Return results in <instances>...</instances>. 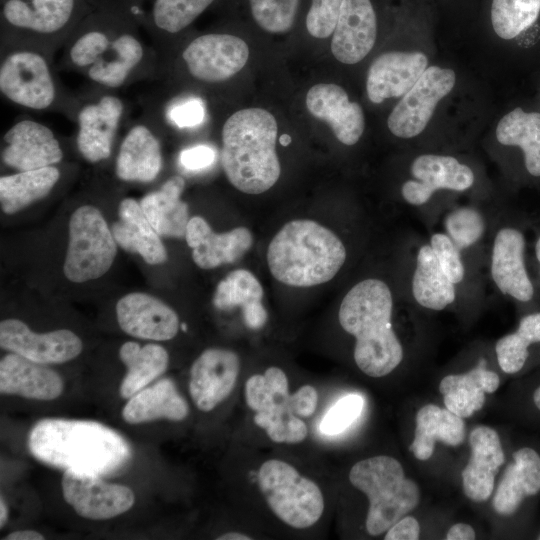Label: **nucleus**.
Instances as JSON below:
<instances>
[{"label":"nucleus","instance_id":"obj_1","mask_svg":"<svg viewBox=\"0 0 540 540\" xmlns=\"http://www.w3.org/2000/svg\"><path fill=\"white\" fill-rule=\"evenodd\" d=\"M397 280L416 309L441 312L479 308L487 296V277L475 271L440 229L427 237L413 233L404 243Z\"/></svg>","mask_w":540,"mask_h":540},{"label":"nucleus","instance_id":"obj_2","mask_svg":"<svg viewBox=\"0 0 540 540\" xmlns=\"http://www.w3.org/2000/svg\"><path fill=\"white\" fill-rule=\"evenodd\" d=\"M394 286L379 276L364 277L350 287L339 306V324L355 339L354 362L370 377L390 374L405 356L393 326L397 297L402 293L399 283Z\"/></svg>","mask_w":540,"mask_h":540},{"label":"nucleus","instance_id":"obj_3","mask_svg":"<svg viewBox=\"0 0 540 540\" xmlns=\"http://www.w3.org/2000/svg\"><path fill=\"white\" fill-rule=\"evenodd\" d=\"M28 448L42 463L98 476L122 469L132 456L117 431L87 420H40L29 432Z\"/></svg>","mask_w":540,"mask_h":540},{"label":"nucleus","instance_id":"obj_4","mask_svg":"<svg viewBox=\"0 0 540 540\" xmlns=\"http://www.w3.org/2000/svg\"><path fill=\"white\" fill-rule=\"evenodd\" d=\"M278 126L262 108L241 109L222 128L221 163L228 181L246 194L269 190L280 177L276 153Z\"/></svg>","mask_w":540,"mask_h":540},{"label":"nucleus","instance_id":"obj_5","mask_svg":"<svg viewBox=\"0 0 540 540\" xmlns=\"http://www.w3.org/2000/svg\"><path fill=\"white\" fill-rule=\"evenodd\" d=\"M343 241L319 223L293 220L274 236L267 251L273 277L295 287H310L332 280L346 263Z\"/></svg>","mask_w":540,"mask_h":540},{"label":"nucleus","instance_id":"obj_6","mask_svg":"<svg viewBox=\"0 0 540 540\" xmlns=\"http://www.w3.org/2000/svg\"><path fill=\"white\" fill-rule=\"evenodd\" d=\"M478 182L474 168L458 157L421 153L410 161L408 177L401 183L399 194L431 230L444 210L456 202L455 197L472 195L478 189Z\"/></svg>","mask_w":540,"mask_h":540},{"label":"nucleus","instance_id":"obj_7","mask_svg":"<svg viewBox=\"0 0 540 540\" xmlns=\"http://www.w3.org/2000/svg\"><path fill=\"white\" fill-rule=\"evenodd\" d=\"M247 406L255 412L254 423L276 443L296 444L308 434L301 418L310 417L317 408L318 393L311 385L289 392L288 378L279 367L252 375L245 384Z\"/></svg>","mask_w":540,"mask_h":540},{"label":"nucleus","instance_id":"obj_8","mask_svg":"<svg viewBox=\"0 0 540 540\" xmlns=\"http://www.w3.org/2000/svg\"><path fill=\"white\" fill-rule=\"evenodd\" d=\"M349 480L369 500L365 527L372 536L386 532L420 502L419 486L405 476L401 463L391 456L357 462L349 472Z\"/></svg>","mask_w":540,"mask_h":540},{"label":"nucleus","instance_id":"obj_9","mask_svg":"<svg viewBox=\"0 0 540 540\" xmlns=\"http://www.w3.org/2000/svg\"><path fill=\"white\" fill-rule=\"evenodd\" d=\"M257 481L269 508L290 527H311L322 516L324 498L320 488L289 463L277 459L265 461Z\"/></svg>","mask_w":540,"mask_h":540},{"label":"nucleus","instance_id":"obj_10","mask_svg":"<svg viewBox=\"0 0 540 540\" xmlns=\"http://www.w3.org/2000/svg\"><path fill=\"white\" fill-rule=\"evenodd\" d=\"M525 251L524 233L498 210L488 243L486 277L500 295L521 304L532 302L536 296Z\"/></svg>","mask_w":540,"mask_h":540},{"label":"nucleus","instance_id":"obj_11","mask_svg":"<svg viewBox=\"0 0 540 540\" xmlns=\"http://www.w3.org/2000/svg\"><path fill=\"white\" fill-rule=\"evenodd\" d=\"M116 243L96 207H79L69 221V243L63 267L66 278L74 283L100 278L115 259Z\"/></svg>","mask_w":540,"mask_h":540},{"label":"nucleus","instance_id":"obj_12","mask_svg":"<svg viewBox=\"0 0 540 540\" xmlns=\"http://www.w3.org/2000/svg\"><path fill=\"white\" fill-rule=\"evenodd\" d=\"M455 82L456 74L452 69L435 65L428 67L391 111L387 120L390 132L400 139L420 135L437 104L451 92Z\"/></svg>","mask_w":540,"mask_h":540},{"label":"nucleus","instance_id":"obj_13","mask_svg":"<svg viewBox=\"0 0 540 540\" xmlns=\"http://www.w3.org/2000/svg\"><path fill=\"white\" fill-rule=\"evenodd\" d=\"M498 210L483 200L454 202L441 214L439 227L454 243L468 264L486 276V258L492 225Z\"/></svg>","mask_w":540,"mask_h":540},{"label":"nucleus","instance_id":"obj_14","mask_svg":"<svg viewBox=\"0 0 540 540\" xmlns=\"http://www.w3.org/2000/svg\"><path fill=\"white\" fill-rule=\"evenodd\" d=\"M0 91L19 106L48 108L54 101L55 87L45 58L33 51L8 55L0 67Z\"/></svg>","mask_w":540,"mask_h":540},{"label":"nucleus","instance_id":"obj_15","mask_svg":"<svg viewBox=\"0 0 540 540\" xmlns=\"http://www.w3.org/2000/svg\"><path fill=\"white\" fill-rule=\"evenodd\" d=\"M61 486L65 501L78 515L87 519L116 517L128 511L135 502L129 487L105 482L91 473L65 470Z\"/></svg>","mask_w":540,"mask_h":540},{"label":"nucleus","instance_id":"obj_16","mask_svg":"<svg viewBox=\"0 0 540 540\" xmlns=\"http://www.w3.org/2000/svg\"><path fill=\"white\" fill-rule=\"evenodd\" d=\"M248 57L246 42L238 36L224 33L198 36L182 52L189 73L209 83L231 78L245 66Z\"/></svg>","mask_w":540,"mask_h":540},{"label":"nucleus","instance_id":"obj_17","mask_svg":"<svg viewBox=\"0 0 540 540\" xmlns=\"http://www.w3.org/2000/svg\"><path fill=\"white\" fill-rule=\"evenodd\" d=\"M0 346L41 364L70 361L76 358L83 348L81 339L70 330L34 333L18 319L1 321Z\"/></svg>","mask_w":540,"mask_h":540},{"label":"nucleus","instance_id":"obj_18","mask_svg":"<svg viewBox=\"0 0 540 540\" xmlns=\"http://www.w3.org/2000/svg\"><path fill=\"white\" fill-rule=\"evenodd\" d=\"M239 370L235 352L221 348L203 351L190 369L189 393L195 406L209 412L223 402L234 389Z\"/></svg>","mask_w":540,"mask_h":540},{"label":"nucleus","instance_id":"obj_19","mask_svg":"<svg viewBox=\"0 0 540 540\" xmlns=\"http://www.w3.org/2000/svg\"><path fill=\"white\" fill-rule=\"evenodd\" d=\"M3 142L2 161L19 172L53 166L63 158L52 130L33 120L14 124L5 133Z\"/></svg>","mask_w":540,"mask_h":540},{"label":"nucleus","instance_id":"obj_20","mask_svg":"<svg viewBox=\"0 0 540 540\" xmlns=\"http://www.w3.org/2000/svg\"><path fill=\"white\" fill-rule=\"evenodd\" d=\"M377 18L371 0H343L331 40L333 56L341 63L356 64L373 48Z\"/></svg>","mask_w":540,"mask_h":540},{"label":"nucleus","instance_id":"obj_21","mask_svg":"<svg viewBox=\"0 0 540 540\" xmlns=\"http://www.w3.org/2000/svg\"><path fill=\"white\" fill-rule=\"evenodd\" d=\"M428 68V58L420 51H391L379 55L370 65L366 90L371 102L379 104L405 95Z\"/></svg>","mask_w":540,"mask_h":540},{"label":"nucleus","instance_id":"obj_22","mask_svg":"<svg viewBox=\"0 0 540 540\" xmlns=\"http://www.w3.org/2000/svg\"><path fill=\"white\" fill-rule=\"evenodd\" d=\"M120 328L136 338L166 341L179 330L176 312L161 300L145 293H130L116 304Z\"/></svg>","mask_w":540,"mask_h":540},{"label":"nucleus","instance_id":"obj_23","mask_svg":"<svg viewBox=\"0 0 540 540\" xmlns=\"http://www.w3.org/2000/svg\"><path fill=\"white\" fill-rule=\"evenodd\" d=\"M309 113L331 127L335 137L346 146L355 145L365 129L361 106L351 102L347 92L337 84L320 83L309 89L306 95Z\"/></svg>","mask_w":540,"mask_h":540},{"label":"nucleus","instance_id":"obj_24","mask_svg":"<svg viewBox=\"0 0 540 540\" xmlns=\"http://www.w3.org/2000/svg\"><path fill=\"white\" fill-rule=\"evenodd\" d=\"M82 0H2L1 17L11 28L55 34L81 14Z\"/></svg>","mask_w":540,"mask_h":540},{"label":"nucleus","instance_id":"obj_25","mask_svg":"<svg viewBox=\"0 0 540 540\" xmlns=\"http://www.w3.org/2000/svg\"><path fill=\"white\" fill-rule=\"evenodd\" d=\"M123 110L118 97L106 95L79 111L76 143L87 161L96 163L110 156Z\"/></svg>","mask_w":540,"mask_h":540},{"label":"nucleus","instance_id":"obj_26","mask_svg":"<svg viewBox=\"0 0 540 540\" xmlns=\"http://www.w3.org/2000/svg\"><path fill=\"white\" fill-rule=\"evenodd\" d=\"M186 242L192 249L195 264L212 269L240 259L251 247L253 238L249 229L237 227L229 232L215 233L205 219L192 217L187 225Z\"/></svg>","mask_w":540,"mask_h":540},{"label":"nucleus","instance_id":"obj_27","mask_svg":"<svg viewBox=\"0 0 540 540\" xmlns=\"http://www.w3.org/2000/svg\"><path fill=\"white\" fill-rule=\"evenodd\" d=\"M470 458L462 471V486L467 498L486 501L494 490L495 475L504 463L498 433L488 426L474 428L469 436Z\"/></svg>","mask_w":540,"mask_h":540},{"label":"nucleus","instance_id":"obj_28","mask_svg":"<svg viewBox=\"0 0 540 540\" xmlns=\"http://www.w3.org/2000/svg\"><path fill=\"white\" fill-rule=\"evenodd\" d=\"M60 375L17 353L6 354L0 361V392L35 400H53L63 391Z\"/></svg>","mask_w":540,"mask_h":540},{"label":"nucleus","instance_id":"obj_29","mask_svg":"<svg viewBox=\"0 0 540 540\" xmlns=\"http://www.w3.org/2000/svg\"><path fill=\"white\" fill-rule=\"evenodd\" d=\"M499 384V376L487 368V360L481 356L470 370L443 377L439 391L449 411L461 418H468L483 407L485 394L495 392Z\"/></svg>","mask_w":540,"mask_h":540},{"label":"nucleus","instance_id":"obj_30","mask_svg":"<svg viewBox=\"0 0 540 540\" xmlns=\"http://www.w3.org/2000/svg\"><path fill=\"white\" fill-rule=\"evenodd\" d=\"M492 498L494 511L503 516L514 514L522 501L540 491V455L530 447L513 453Z\"/></svg>","mask_w":540,"mask_h":540},{"label":"nucleus","instance_id":"obj_31","mask_svg":"<svg viewBox=\"0 0 540 540\" xmlns=\"http://www.w3.org/2000/svg\"><path fill=\"white\" fill-rule=\"evenodd\" d=\"M118 214L111 230L116 242L126 251L139 254L148 264L164 263L166 250L140 203L126 198L121 201Z\"/></svg>","mask_w":540,"mask_h":540},{"label":"nucleus","instance_id":"obj_32","mask_svg":"<svg viewBox=\"0 0 540 540\" xmlns=\"http://www.w3.org/2000/svg\"><path fill=\"white\" fill-rule=\"evenodd\" d=\"M162 166L158 139L145 125L132 127L124 137L116 159V175L129 182H150Z\"/></svg>","mask_w":540,"mask_h":540},{"label":"nucleus","instance_id":"obj_33","mask_svg":"<svg viewBox=\"0 0 540 540\" xmlns=\"http://www.w3.org/2000/svg\"><path fill=\"white\" fill-rule=\"evenodd\" d=\"M188 413V403L169 378L160 379L134 394L122 410L123 419L130 424L157 419L181 421Z\"/></svg>","mask_w":540,"mask_h":540},{"label":"nucleus","instance_id":"obj_34","mask_svg":"<svg viewBox=\"0 0 540 540\" xmlns=\"http://www.w3.org/2000/svg\"><path fill=\"white\" fill-rule=\"evenodd\" d=\"M263 289L258 279L248 270L230 272L222 280L213 296V305L219 310L240 307L245 325L252 330L261 329L268 320L262 304Z\"/></svg>","mask_w":540,"mask_h":540},{"label":"nucleus","instance_id":"obj_35","mask_svg":"<svg viewBox=\"0 0 540 540\" xmlns=\"http://www.w3.org/2000/svg\"><path fill=\"white\" fill-rule=\"evenodd\" d=\"M184 187V179L176 175L140 201L146 218L159 236L185 237L189 214L188 205L181 200Z\"/></svg>","mask_w":540,"mask_h":540},{"label":"nucleus","instance_id":"obj_36","mask_svg":"<svg viewBox=\"0 0 540 540\" xmlns=\"http://www.w3.org/2000/svg\"><path fill=\"white\" fill-rule=\"evenodd\" d=\"M414 439L409 450L418 460H428L434 453L435 443L458 446L465 439L463 418L435 404L421 407L416 414Z\"/></svg>","mask_w":540,"mask_h":540},{"label":"nucleus","instance_id":"obj_37","mask_svg":"<svg viewBox=\"0 0 540 540\" xmlns=\"http://www.w3.org/2000/svg\"><path fill=\"white\" fill-rule=\"evenodd\" d=\"M495 136L502 146L518 147L527 173L540 177V113L513 109L500 119Z\"/></svg>","mask_w":540,"mask_h":540},{"label":"nucleus","instance_id":"obj_38","mask_svg":"<svg viewBox=\"0 0 540 540\" xmlns=\"http://www.w3.org/2000/svg\"><path fill=\"white\" fill-rule=\"evenodd\" d=\"M119 356L127 367L119 388L123 399H129L163 374L169 361L166 349L153 343L140 346L136 342H126L121 346Z\"/></svg>","mask_w":540,"mask_h":540},{"label":"nucleus","instance_id":"obj_39","mask_svg":"<svg viewBox=\"0 0 540 540\" xmlns=\"http://www.w3.org/2000/svg\"><path fill=\"white\" fill-rule=\"evenodd\" d=\"M59 170L54 166L20 171L0 178L1 209L13 214L45 197L57 183Z\"/></svg>","mask_w":540,"mask_h":540},{"label":"nucleus","instance_id":"obj_40","mask_svg":"<svg viewBox=\"0 0 540 540\" xmlns=\"http://www.w3.org/2000/svg\"><path fill=\"white\" fill-rule=\"evenodd\" d=\"M113 56L99 59L88 70L89 78L106 87L121 86L143 57L141 42L130 33H122L111 42Z\"/></svg>","mask_w":540,"mask_h":540},{"label":"nucleus","instance_id":"obj_41","mask_svg":"<svg viewBox=\"0 0 540 540\" xmlns=\"http://www.w3.org/2000/svg\"><path fill=\"white\" fill-rule=\"evenodd\" d=\"M540 343V311L523 316L517 329L497 340L494 346L500 369L507 374L519 372L529 357V348Z\"/></svg>","mask_w":540,"mask_h":540},{"label":"nucleus","instance_id":"obj_42","mask_svg":"<svg viewBox=\"0 0 540 540\" xmlns=\"http://www.w3.org/2000/svg\"><path fill=\"white\" fill-rule=\"evenodd\" d=\"M215 0H151L149 20L156 30L177 34L189 27Z\"/></svg>","mask_w":540,"mask_h":540},{"label":"nucleus","instance_id":"obj_43","mask_svg":"<svg viewBox=\"0 0 540 540\" xmlns=\"http://www.w3.org/2000/svg\"><path fill=\"white\" fill-rule=\"evenodd\" d=\"M540 14V0H493L491 22L495 33L512 39L529 28Z\"/></svg>","mask_w":540,"mask_h":540},{"label":"nucleus","instance_id":"obj_44","mask_svg":"<svg viewBox=\"0 0 540 540\" xmlns=\"http://www.w3.org/2000/svg\"><path fill=\"white\" fill-rule=\"evenodd\" d=\"M253 20L264 31L286 33L293 27L300 0H248Z\"/></svg>","mask_w":540,"mask_h":540},{"label":"nucleus","instance_id":"obj_45","mask_svg":"<svg viewBox=\"0 0 540 540\" xmlns=\"http://www.w3.org/2000/svg\"><path fill=\"white\" fill-rule=\"evenodd\" d=\"M108 34L100 26L85 31L72 45L69 55L77 67L92 66L111 46Z\"/></svg>","mask_w":540,"mask_h":540},{"label":"nucleus","instance_id":"obj_46","mask_svg":"<svg viewBox=\"0 0 540 540\" xmlns=\"http://www.w3.org/2000/svg\"><path fill=\"white\" fill-rule=\"evenodd\" d=\"M343 0H311L306 13L305 25L308 33L319 39L334 32Z\"/></svg>","mask_w":540,"mask_h":540},{"label":"nucleus","instance_id":"obj_47","mask_svg":"<svg viewBox=\"0 0 540 540\" xmlns=\"http://www.w3.org/2000/svg\"><path fill=\"white\" fill-rule=\"evenodd\" d=\"M364 401L357 394L347 395L338 400L326 413L320 423V430L327 435L344 431L360 415Z\"/></svg>","mask_w":540,"mask_h":540},{"label":"nucleus","instance_id":"obj_48","mask_svg":"<svg viewBox=\"0 0 540 540\" xmlns=\"http://www.w3.org/2000/svg\"><path fill=\"white\" fill-rule=\"evenodd\" d=\"M205 107L202 100L192 98L174 105L169 112L171 121L178 127H194L203 122Z\"/></svg>","mask_w":540,"mask_h":540},{"label":"nucleus","instance_id":"obj_49","mask_svg":"<svg viewBox=\"0 0 540 540\" xmlns=\"http://www.w3.org/2000/svg\"><path fill=\"white\" fill-rule=\"evenodd\" d=\"M215 151L209 146L198 145L180 153V163L188 170H201L209 167L215 160Z\"/></svg>","mask_w":540,"mask_h":540},{"label":"nucleus","instance_id":"obj_50","mask_svg":"<svg viewBox=\"0 0 540 540\" xmlns=\"http://www.w3.org/2000/svg\"><path fill=\"white\" fill-rule=\"evenodd\" d=\"M420 535V525L412 516H404L393 524L384 537L385 540H417Z\"/></svg>","mask_w":540,"mask_h":540},{"label":"nucleus","instance_id":"obj_51","mask_svg":"<svg viewBox=\"0 0 540 540\" xmlns=\"http://www.w3.org/2000/svg\"><path fill=\"white\" fill-rule=\"evenodd\" d=\"M476 534L472 526L465 523H457L453 525L446 533L447 540H473Z\"/></svg>","mask_w":540,"mask_h":540},{"label":"nucleus","instance_id":"obj_52","mask_svg":"<svg viewBox=\"0 0 540 540\" xmlns=\"http://www.w3.org/2000/svg\"><path fill=\"white\" fill-rule=\"evenodd\" d=\"M5 540H43L44 536L34 530H18L9 533Z\"/></svg>","mask_w":540,"mask_h":540},{"label":"nucleus","instance_id":"obj_53","mask_svg":"<svg viewBox=\"0 0 540 540\" xmlns=\"http://www.w3.org/2000/svg\"><path fill=\"white\" fill-rule=\"evenodd\" d=\"M217 540H251L252 537L239 533V532H227L224 534H221L216 538Z\"/></svg>","mask_w":540,"mask_h":540},{"label":"nucleus","instance_id":"obj_54","mask_svg":"<svg viewBox=\"0 0 540 540\" xmlns=\"http://www.w3.org/2000/svg\"><path fill=\"white\" fill-rule=\"evenodd\" d=\"M8 507L3 497L0 498V527H3L8 520Z\"/></svg>","mask_w":540,"mask_h":540},{"label":"nucleus","instance_id":"obj_55","mask_svg":"<svg viewBox=\"0 0 540 540\" xmlns=\"http://www.w3.org/2000/svg\"><path fill=\"white\" fill-rule=\"evenodd\" d=\"M534 253L536 261L539 265V277H540V234L536 239L535 246H534Z\"/></svg>","mask_w":540,"mask_h":540},{"label":"nucleus","instance_id":"obj_56","mask_svg":"<svg viewBox=\"0 0 540 540\" xmlns=\"http://www.w3.org/2000/svg\"><path fill=\"white\" fill-rule=\"evenodd\" d=\"M533 400L536 407L540 410V386L535 390L533 394Z\"/></svg>","mask_w":540,"mask_h":540},{"label":"nucleus","instance_id":"obj_57","mask_svg":"<svg viewBox=\"0 0 540 540\" xmlns=\"http://www.w3.org/2000/svg\"><path fill=\"white\" fill-rule=\"evenodd\" d=\"M279 142L281 143V145L286 146L291 142V138L289 135L285 134L279 138Z\"/></svg>","mask_w":540,"mask_h":540},{"label":"nucleus","instance_id":"obj_58","mask_svg":"<svg viewBox=\"0 0 540 540\" xmlns=\"http://www.w3.org/2000/svg\"><path fill=\"white\" fill-rule=\"evenodd\" d=\"M181 328L183 331H186V324L185 323L181 324Z\"/></svg>","mask_w":540,"mask_h":540},{"label":"nucleus","instance_id":"obj_59","mask_svg":"<svg viewBox=\"0 0 540 540\" xmlns=\"http://www.w3.org/2000/svg\"><path fill=\"white\" fill-rule=\"evenodd\" d=\"M538 539H540V535H539Z\"/></svg>","mask_w":540,"mask_h":540}]
</instances>
